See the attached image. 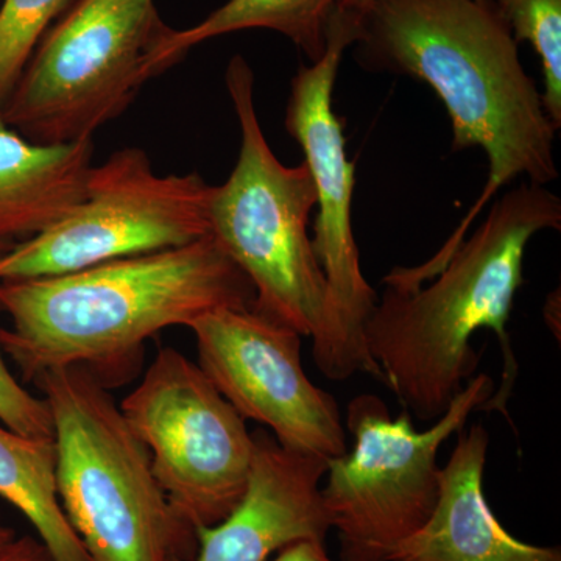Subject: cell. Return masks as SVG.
<instances>
[{
    "mask_svg": "<svg viewBox=\"0 0 561 561\" xmlns=\"http://www.w3.org/2000/svg\"><path fill=\"white\" fill-rule=\"evenodd\" d=\"M359 14L353 47L362 68L430 84L451 119L453 150L479 147L489 158L481 197L440 251L413 267L424 283L502 186L523 175L540 186L559 179L557 128L493 0H370Z\"/></svg>",
    "mask_w": 561,
    "mask_h": 561,
    "instance_id": "cell-1",
    "label": "cell"
},
{
    "mask_svg": "<svg viewBox=\"0 0 561 561\" xmlns=\"http://www.w3.org/2000/svg\"><path fill=\"white\" fill-rule=\"evenodd\" d=\"M254 287L213 236L66 275L0 283V348L33 382L83 367L110 389L131 375L144 343L221 308H253Z\"/></svg>",
    "mask_w": 561,
    "mask_h": 561,
    "instance_id": "cell-2",
    "label": "cell"
},
{
    "mask_svg": "<svg viewBox=\"0 0 561 561\" xmlns=\"http://www.w3.org/2000/svg\"><path fill=\"white\" fill-rule=\"evenodd\" d=\"M560 227V198L546 186L523 183L494 202L430 286L383 284L365 321L364 343L405 412L423 423L445 415L476 376L481 356L471 337L486 328L500 339L504 371L485 412L507 415L518 376L507 324L524 283V253L535 234Z\"/></svg>",
    "mask_w": 561,
    "mask_h": 561,
    "instance_id": "cell-3",
    "label": "cell"
},
{
    "mask_svg": "<svg viewBox=\"0 0 561 561\" xmlns=\"http://www.w3.org/2000/svg\"><path fill=\"white\" fill-rule=\"evenodd\" d=\"M225 79L241 150L228 180L213 186L210 236L253 284L254 311L311 337L316 367L324 378L343 381L337 317L308 232L317 206L311 173L305 162L287 168L268 146L249 62L232 58Z\"/></svg>",
    "mask_w": 561,
    "mask_h": 561,
    "instance_id": "cell-4",
    "label": "cell"
},
{
    "mask_svg": "<svg viewBox=\"0 0 561 561\" xmlns=\"http://www.w3.org/2000/svg\"><path fill=\"white\" fill-rule=\"evenodd\" d=\"M54 423L55 481L90 561H191L197 534L173 511L150 454L108 389L83 367L33 381Z\"/></svg>",
    "mask_w": 561,
    "mask_h": 561,
    "instance_id": "cell-5",
    "label": "cell"
},
{
    "mask_svg": "<svg viewBox=\"0 0 561 561\" xmlns=\"http://www.w3.org/2000/svg\"><path fill=\"white\" fill-rule=\"evenodd\" d=\"M169 32L153 0H73L39 41L0 117L35 144L92 139L157 77Z\"/></svg>",
    "mask_w": 561,
    "mask_h": 561,
    "instance_id": "cell-6",
    "label": "cell"
},
{
    "mask_svg": "<svg viewBox=\"0 0 561 561\" xmlns=\"http://www.w3.org/2000/svg\"><path fill=\"white\" fill-rule=\"evenodd\" d=\"M494 391L489 375H476L426 431H415L409 412L391 419L376 394L350 401L346 427L353 449L328 460L321 489L341 561H390L398 546L427 523L438 497V449L463 430L472 412L485 411Z\"/></svg>",
    "mask_w": 561,
    "mask_h": 561,
    "instance_id": "cell-7",
    "label": "cell"
},
{
    "mask_svg": "<svg viewBox=\"0 0 561 561\" xmlns=\"http://www.w3.org/2000/svg\"><path fill=\"white\" fill-rule=\"evenodd\" d=\"M213 186L197 172L158 175L140 149L92 165L87 194L60 224L0 257V283L66 275L210 234Z\"/></svg>",
    "mask_w": 561,
    "mask_h": 561,
    "instance_id": "cell-8",
    "label": "cell"
},
{
    "mask_svg": "<svg viewBox=\"0 0 561 561\" xmlns=\"http://www.w3.org/2000/svg\"><path fill=\"white\" fill-rule=\"evenodd\" d=\"M119 408L187 526L213 527L234 511L249 483L253 434L201 365L161 348Z\"/></svg>",
    "mask_w": 561,
    "mask_h": 561,
    "instance_id": "cell-9",
    "label": "cell"
},
{
    "mask_svg": "<svg viewBox=\"0 0 561 561\" xmlns=\"http://www.w3.org/2000/svg\"><path fill=\"white\" fill-rule=\"evenodd\" d=\"M359 21L356 11L342 7L335 11L323 57L312 65H301L291 79L286 130L300 144L317 191L319 217L313 225L312 247L327 276L337 317L343 376L348 379L362 371L386 383L381 368L364 343V324L378 297L360 268L351 227L356 164L346 157L345 124L332 108L339 66L345 50L359 36Z\"/></svg>",
    "mask_w": 561,
    "mask_h": 561,
    "instance_id": "cell-10",
    "label": "cell"
},
{
    "mask_svg": "<svg viewBox=\"0 0 561 561\" xmlns=\"http://www.w3.org/2000/svg\"><path fill=\"white\" fill-rule=\"evenodd\" d=\"M198 365L243 420L283 448L331 460L348 451L341 409L308 378L301 335L253 308H221L190 324Z\"/></svg>",
    "mask_w": 561,
    "mask_h": 561,
    "instance_id": "cell-11",
    "label": "cell"
},
{
    "mask_svg": "<svg viewBox=\"0 0 561 561\" xmlns=\"http://www.w3.org/2000/svg\"><path fill=\"white\" fill-rule=\"evenodd\" d=\"M249 483L234 511L197 529L191 561H268L298 540L324 541L331 529L321 500L328 460L283 448L273 435L254 432Z\"/></svg>",
    "mask_w": 561,
    "mask_h": 561,
    "instance_id": "cell-12",
    "label": "cell"
},
{
    "mask_svg": "<svg viewBox=\"0 0 561 561\" xmlns=\"http://www.w3.org/2000/svg\"><path fill=\"white\" fill-rule=\"evenodd\" d=\"M489 445L482 424L457 432L456 448L440 468L431 518L390 561H561L559 548L518 540L497 522L483 493Z\"/></svg>",
    "mask_w": 561,
    "mask_h": 561,
    "instance_id": "cell-13",
    "label": "cell"
},
{
    "mask_svg": "<svg viewBox=\"0 0 561 561\" xmlns=\"http://www.w3.org/2000/svg\"><path fill=\"white\" fill-rule=\"evenodd\" d=\"M92 139L35 144L0 117V241L21 243L60 224L87 194Z\"/></svg>",
    "mask_w": 561,
    "mask_h": 561,
    "instance_id": "cell-14",
    "label": "cell"
},
{
    "mask_svg": "<svg viewBox=\"0 0 561 561\" xmlns=\"http://www.w3.org/2000/svg\"><path fill=\"white\" fill-rule=\"evenodd\" d=\"M343 0H227L206 20L186 31L168 33L154 60L157 76L205 41L250 28L278 32L289 38L311 62L327 50L328 28Z\"/></svg>",
    "mask_w": 561,
    "mask_h": 561,
    "instance_id": "cell-15",
    "label": "cell"
},
{
    "mask_svg": "<svg viewBox=\"0 0 561 561\" xmlns=\"http://www.w3.org/2000/svg\"><path fill=\"white\" fill-rule=\"evenodd\" d=\"M54 438H33L0 423V496L35 527L54 561H90L66 518L55 481Z\"/></svg>",
    "mask_w": 561,
    "mask_h": 561,
    "instance_id": "cell-16",
    "label": "cell"
},
{
    "mask_svg": "<svg viewBox=\"0 0 561 561\" xmlns=\"http://www.w3.org/2000/svg\"><path fill=\"white\" fill-rule=\"evenodd\" d=\"M516 43H529L540 57L542 105L553 127H561V0H493Z\"/></svg>",
    "mask_w": 561,
    "mask_h": 561,
    "instance_id": "cell-17",
    "label": "cell"
},
{
    "mask_svg": "<svg viewBox=\"0 0 561 561\" xmlns=\"http://www.w3.org/2000/svg\"><path fill=\"white\" fill-rule=\"evenodd\" d=\"M73 0H0V108L39 41Z\"/></svg>",
    "mask_w": 561,
    "mask_h": 561,
    "instance_id": "cell-18",
    "label": "cell"
},
{
    "mask_svg": "<svg viewBox=\"0 0 561 561\" xmlns=\"http://www.w3.org/2000/svg\"><path fill=\"white\" fill-rule=\"evenodd\" d=\"M0 423L25 437L54 438L49 405L33 397L7 367L0 348Z\"/></svg>",
    "mask_w": 561,
    "mask_h": 561,
    "instance_id": "cell-19",
    "label": "cell"
},
{
    "mask_svg": "<svg viewBox=\"0 0 561 561\" xmlns=\"http://www.w3.org/2000/svg\"><path fill=\"white\" fill-rule=\"evenodd\" d=\"M0 561H54L49 549L39 538H14L9 545L0 549Z\"/></svg>",
    "mask_w": 561,
    "mask_h": 561,
    "instance_id": "cell-20",
    "label": "cell"
},
{
    "mask_svg": "<svg viewBox=\"0 0 561 561\" xmlns=\"http://www.w3.org/2000/svg\"><path fill=\"white\" fill-rule=\"evenodd\" d=\"M271 561H332L328 556L324 541L298 540L284 546L280 551L276 552L275 559Z\"/></svg>",
    "mask_w": 561,
    "mask_h": 561,
    "instance_id": "cell-21",
    "label": "cell"
},
{
    "mask_svg": "<svg viewBox=\"0 0 561 561\" xmlns=\"http://www.w3.org/2000/svg\"><path fill=\"white\" fill-rule=\"evenodd\" d=\"M14 538H16V534H14L11 527L3 523L2 516H0V549L9 545L10 541H13Z\"/></svg>",
    "mask_w": 561,
    "mask_h": 561,
    "instance_id": "cell-22",
    "label": "cell"
},
{
    "mask_svg": "<svg viewBox=\"0 0 561 561\" xmlns=\"http://www.w3.org/2000/svg\"><path fill=\"white\" fill-rule=\"evenodd\" d=\"M370 0H343L342 7L343 9H348L356 11V13H362V10L368 5Z\"/></svg>",
    "mask_w": 561,
    "mask_h": 561,
    "instance_id": "cell-23",
    "label": "cell"
},
{
    "mask_svg": "<svg viewBox=\"0 0 561 561\" xmlns=\"http://www.w3.org/2000/svg\"><path fill=\"white\" fill-rule=\"evenodd\" d=\"M13 247L14 243L0 241V257H2L3 254L9 253V251L13 249Z\"/></svg>",
    "mask_w": 561,
    "mask_h": 561,
    "instance_id": "cell-24",
    "label": "cell"
}]
</instances>
